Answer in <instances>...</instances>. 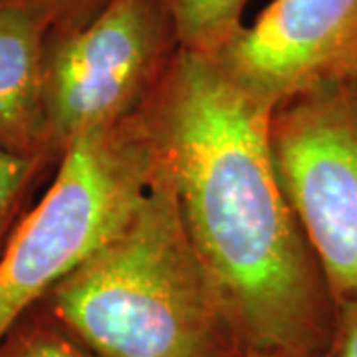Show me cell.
<instances>
[{
  "mask_svg": "<svg viewBox=\"0 0 357 357\" xmlns=\"http://www.w3.org/2000/svg\"><path fill=\"white\" fill-rule=\"evenodd\" d=\"M272 112L183 48L145 105L187 232L246 351L319 357L335 304L276 177Z\"/></svg>",
  "mask_w": 357,
  "mask_h": 357,
  "instance_id": "obj_1",
  "label": "cell"
},
{
  "mask_svg": "<svg viewBox=\"0 0 357 357\" xmlns=\"http://www.w3.org/2000/svg\"><path fill=\"white\" fill-rule=\"evenodd\" d=\"M100 357H243L241 335L159 169L123 229L38 304Z\"/></svg>",
  "mask_w": 357,
  "mask_h": 357,
  "instance_id": "obj_2",
  "label": "cell"
},
{
  "mask_svg": "<svg viewBox=\"0 0 357 357\" xmlns=\"http://www.w3.org/2000/svg\"><path fill=\"white\" fill-rule=\"evenodd\" d=\"M157 169L159 149L145 107L66 147L50 187L18 218L0 252V342L123 229Z\"/></svg>",
  "mask_w": 357,
  "mask_h": 357,
  "instance_id": "obj_3",
  "label": "cell"
},
{
  "mask_svg": "<svg viewBox=\"0 0 357 357\" xmlns=\"http://www.w3.org/2000/svg\"><path fill=\"white\" fill-rule=\"evenodd\" d=\"M177 50L157 0H105L84 20L54 26L42 68L52 161L77 137L143 109Z\"/></svg>",
  "mask_w": 357,
  "mask_h": 357,
  "instance_id": "obj_4",
  "label": "cell"
},
{
  "mask_svg": "<svg viewBox=\"0 0 357 357\" xmlns=\"http://www.w3.org/2000/svg\"><path fill=\"white\" fill-rule=\"evenodd\" d=\"M270 151L333 304H357V79L318 86L278 105L270 117Z\"/></svg>",
  "mask_w": 357,
  "mask_h": 357,
  "instance_id": "obj_5",
  "label": "cell"
},
{
  "mask_svg": "<svg viewBox=\"0 0 357 357\" xmlns=\"http://www.w3.org/2000/svg\"><path fill=\"white\" fill-rule=\"evenodd\" d=\"M276 109L307 89L357 79V0H272L213 58Z\"/></svg>",
  "mask_w": 357,
  "mask_h": 357,
  "instance_id": "obj_6",
  "label": "cell"
},
{
  "mask_svg": "<svg viewBox=\"0 0 357 357\" xmlns=\"http://www.w3.org/2000/svg\"><path fill=\"white\" fill-rule=\"evenodd\" d=\"M58 16L42 6L0 8V149L24 159L48 153L42 103L46 40Z\"/></svg>",
  "mask_w": 357,
  "mask_h": 357,
  "instance_id": "obj_7",
  "label": "cell"
},
{
  "mask_svg": "<svg viewBox=\"0 0 357 357\" xmlns=\"http://www.w3.org/2000/svg\"><path fill=\"white\" fill-rule=\"evenodd\" d=\"M177 34L178 48L215 58L244 28L252 0H157Z\"/></svg>",
  "mask_w": 357,
  "mask_h": 357,
  "instance_id": "obj_8",
  "label": "cell"
},
{
  "mask_svg": "<svg viewBox=\"0 0 357 357\" xmlns=\"http://www.w3.org/2000/svg\"><path fill=\"white\" fill-rule=\"evenodd\" d=\"M0 357H100L42 310L32 307L0 342Z\"/></svg>",
  "mask_w": 357,
  "mask_h": 357,
  "instance_id": "obj_9",
  "label": "cell"
},
{
  "mask_svg": "<svg viewBox=\"0 0 357 357\" xmlns=\"http://www.w3.org/2000/svg\"><path fill=\"white\" fill-rule=\"evenodd\" d=\"M48 165L44 159H24L0 149V252Z\"/></svg>",
  "mask_w": 357,
  "mask_h": 357,
  "instance_id": "obj_10",
  "label": "cell"
},
{
  "mask_svg": "<svg viewBox=\"0 0 357 357\" xmlns=\"http://www.w3.org/2000/svg\"><path fill=\"white\" fill-rule=\"evenodd\" d=\"M326 357H357V304H337Z\"/></svg>",
  "mask_w": 357,
  "mask_h": 357,
  "instance_id": "obj_11",
  "label": "cell"
},
{
  "mask_svg": "<svg viewBox=\"0 0 357 357\" xmlns=\"http://www.w3.org/2000/svg\"><path fill=\"white\" fill-rule=\"evenodd\" d=\"M105 0H0V8L6 6H42L58 16L60 24L79 22L102 6Z\"/></svg>",
  "mask_w": 357,
  "mask_h": 357,
  "instance_id": "obj_12",
  "label": "cell"
},
{
  "mask_svg": "<svg viewBox=\"0 0 357 357\" xmlns=\"http://www.w3.org/2000/svg\"><path fill=\"white\" fill-rule=\"evenodd\" d=\"M328 356V354H326ZM319 356V357H326ZM243 357H307V356H284V354H260V351H246Z\"/></svg>",
  "mask_w": 357,
  "mask_h": 357,
  "instance_id": "obj_13",
  "label": "cell"
}]
</instances>
